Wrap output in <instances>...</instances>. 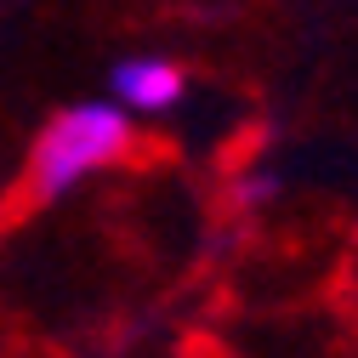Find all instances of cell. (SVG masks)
Segmentation results:
<instances>
[{"label": "cell", "instance_id": "cell-1", "mask_svg": "<svg viewBox=\"0 0 358 358\" xmlns=\"http://www.w3.org/2000/svg\"><path fill=\"white\" fill-rule=\"evenodd\" d=\"M137 148V125L120 103H74L63 114H52L40 125V137L12 182V199H6V222H23L34 210L57 205L63 194H74L85 176H97L120 159H131Z\"/></svg>", "mask_w": 358, "mask_h": 358}, {"label": "cell", "instance_id": "cell-2", "mask_svg": "<svg viewBox=\"0 0 358 358\" xmlns=\"http://www.w3.org/2000/svg\"><path fill=\"white\" fill-rule=\"evenodd\" d=\"M108 92H114V103L131 114H165V108H176L182 103V92H188V74L176 69L171 57H125V63H114V74H108Z\"/></svg>", "mask_w": 358, "mask_h": 358}]
</instances>
